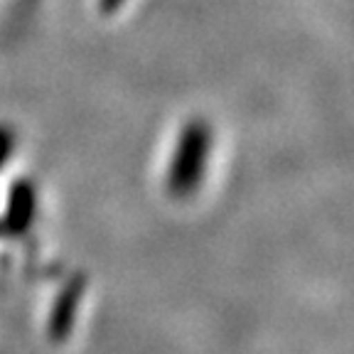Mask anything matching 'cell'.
Returning <instances> with one entry per match:
<instances>
[{"label":"cell","instance_id":"6da1fadb","mask_svg":"<svg viewBox=\"0 0 354 354\" xmlns=\"http://www.w3.org/2000/svg\"><path fill=\"white\" fill-rule=\"evenodd\" d=\"M212 148V133L207 128V123L194 121L185 128L183 138H180V148L175 153V160L170 165V177H167V185H170L172 194H189L199 183H202V175H205L207 158H209Z\"/></svg>","mask_w":354,"mask_h":354}]
</instances>
